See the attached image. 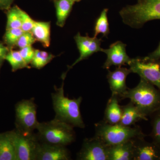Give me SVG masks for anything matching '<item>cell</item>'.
I'll list each match as a JSON object with an SVG mask.
<instances>
[{
  "label": "cell",
  "mask_w": 160,
  "mask_h": 160,
  "mask_svg": "<svg viewBox=\"0 0 160 160\" xmlns=\"http://www.w3.org/2000/svg\"><path fill=\"white\" fill-rule=\"evenodd\" d=\"M64 83L60 88L54 86L55 92L52 94L53 109L55 112V118L68 123L73 127L85 128L80 106L82 98L69 99L64 94Z\"/></svg>",
  "instance_id": "cell-1"
},
{
  "label": "cell",
  "mask_w": 160,
  "mask_h": 160,
  "mask_svg": "<svg viewBox=\"0 0 160 160\" xmlns=\"http://www.w3.org/2000/svg\"><path fill=\"white\" fill-rule=\"evenodd\" d=\"M126 98L130 99L147 117L160 109V90L142 78L135 87L128 88L120 100Z\"/></svg>",
  "instance_id": "cell-2"
},
{
  "label": "cell",
  "mask_w": 160,
  "mask_h": 160,
  "mask_svg": "<svg viewBox=\"0 0 160 160\" xmlns=\"http://www.w3.org/2000/svg\"><path fill=\"white\" fill-rule=\"evenodd\" d=\"M135 5H128L119 12L123 23L134 29L145 23L160 20V0H137Z\"/></svg>",
  "instance_id": "cell-3"
},
{
  "label": "cell",
  "mask_w": 160,
  "mask_h": 160,
  "mask_svg": "<svg viewBox=\"0 0 160 160\" xmlns=\"http://www.w3.org/2000/svg\"><path fill=\"white\" fill-rule=\"evenodd\" d=\"M73 128L68 123L54 118L49 122H39L36 135L40 142L66 146L75 140Z\"/></svg>",
  "instance_id": "cell-4"
},
{
  "label": "cell",
  "mask_w": 160,
  "mask_h": 160,
  "mask_svg": "<svg viewBox=\"0 0 160 160\" xmlns=\"http://www.w3.org/2000/svg\"><path fill=\"white\" fill-rule=\"evenodd\" d=\"M95 128V136L99 138L107 146L118 145L135 138L146 136L138 126L129 127L119 123L111 125L102 121L96 123Z\"/></svg>",
  "instance_id": "cell-5"
},
{
  "label": "cell",
  "mask_w": 160,
  "mask_h": 160,
  "mask_svg": "<svg viewBox=\"0 0 160 160\" xmlns=\"http://www.w3.org/2000/svg\"><path fill=\"white\" fill-rule=\"evenodd\" d=\"M17 160H36L39 142L36 134L17 129L10 132Z\"/></svg>",
  "instance_id": "cell-6"
},
{
  "label": "cell",
  "mask_w": 160,
  "mask_h": 160,
  "mask_svg": "<svg viewBox=\"0 0 160 160\" xmlns=\"http://www.w3.org/2000/svg\"><path fill=\"white\" fill-rule=\"evenodd\" d=\"M129 66L131 72L139 75L160 90V59L136 58H132Z\"/></svg>",
  "instance_id": "cell-7"
},
{
  "label": "cell",
  "mask_w": 160,
  "mask_h": 160,
  "mask_svg": "<svg viewBox=\"0 0 160 160\" xmlns=\"http://www.w3.org/2000/svg\"><path fill=\"white\" fill-rule=\"evenodd\" d=\"M18 129L27 132H33L39 124L37 118V106L32 98L23 100L16 106Z\"/></svg>",
  "instance_id": "cell-8"
},
{
  "label": "cell",
  "mask_w": 160,
  "mask_h": 160,
  "mask_svg": "<svg viewBox=\"0 0 160 160\" xmlns=\"http://www.w3.org/2000/svg\"><path fill=\"white\" fill-rule=\"evenodd\" d=\"M108 148L99 138H86L83 141L82 148L77 154L78 160H108Z\"/></svg>",
  "instance_id": "cell-9"
},
{
  "label": "cell",
  "mask_w": 160,
  "mask_h": 160,
  "mask_svg": "<svg viewBox=\"0 0 160 160\" xmlns=\"http://www.w3.org/2000/svg\"><path fill=\"white\" fill-rule=\"evenodd\" d=\"M74 40L76 43L78 49L80 53V56L72 65L68 66V69L66 73H63L62 76L63 80L66 77L67 72L81 61L88 58L92 54L102 51L101 47L102 39L98 38L97 37H89L88 35L82 36L78 32L74 37Z\"/></svg>",
  "instance_id": "cell-10"
},
{
  "label": "cell",
  "mask_w": 160,
  "mask_h": 160,
  "mask_svg": "<svg viewBox=\"0 0 160 160\" xmlns=\"http://www.w3.org/2000/svg\"><path fill=\"white\" fill-rule=\"evenodd\" d=\"M126 44L117 41L110 45L108 49H102L101 51L105 52L107 56L103 68L108 70L112 66L118 67L129 65L132 58L126 53Z\"/></svg>",
  "instance_id": "cell-11"
},
{
  "label": "cell",
  "mask_w": 160,
  "mask_h": 160,
  "mask_svg": "<svg viewBox=\"0 0 160 160\" xmlns=\"http://www.w3.org/2000/svg\"><path fill=\"white\" fill-rule=\"evenodd\" d=\"M145 138L133 139V160H160V147L152 142H147Z\"/></svg>",
  "instance_id": "cell-12"
},
{
  "label": "cell",
  "mask_w": 160,
  "mask_h": 160,
  "mask_svg": "<svg viewBox=\"0 0 160 160\" xmlns=\"http://www.w3.org/2000/svg\"><path fill=\"white\" fill-rule=\"evenodd\" d=\"M131 73L130 69L124 67H116L113 71H108L107 80L112 94L116 95L121 97L125 94L128 88L126 84V78Z\"/></svg>",
  "instance_id": "cell-13"
},
{
  "label": "cell",
  "mask_w": 160,
  "mask_h": 160,
  "mask_svg": "<svg viewBox=\"0 0 160 160\" xmlns=\"http://www.w3.org/2000/svg\"><path fill=\"white\" fill-rule=\"evenodd\" d=\"M71 154L66 146L52 145L40 142L38 148L36 160H69Z\"/></svg>",
  "instance_id": "cell-14"
},
{
  "label": "cell",
  "mask_w": 160,
  "mask_h": 160,
  "mask_svg": "<svg viewBox=\"0 0 160 160\" xmlns=\"http://www.w3.org/2000/svg\"><path fill=\"white\" fill-rule=\"evenodd\" d=\"M122 109V118L119 123L125 126H135L139 121H148V118L143 114L135 105L130 101L127 105L121 106Z\"/></svg>",
  "instance_id": "cell-15"
},
{
  "label": "cell",
  "mask_w": 160,
  "mask_h": 160,
  "mask_svg": "<svg viewBox=\"0 0 160 160\" xmlns=\"http://www.w3.org/2000/svg\"><path fill=\"white\" fill-rule=\"evenodd\" d=\"M133 139L109 146L108 160H133Z\"/></svg>",
  "instance_id": "cell-16"
},
{
  "label": "cell",
  "mask_w": 160,
  "mask_h": 160,
  "mask_svg": "<svg viewBox=\"0 0 160 160\" xmlns=\"http://www.w3.org/2000/svg\"><path fill=\"white\" fill-rule=\"evenodd\" d=\"M120 101L117 95L112 94L107 102L104 113L103 121L111 125L120 122L122 114V107L119 104Z\"/></svg>",
  "instance_id": "cell-17"
},
{
  "label": "cell",
  "mask_w": 160,
  "mask_h": 160,
  "mask_svg": "<svg viewBox=\"0 0 160 160\" xmlns=\"http://www.w3.org/2000/svg\"><path fill=\"white\" fill-rule=\"evenodd\" d=\"M50 22L35 21L34 26L31 32L36 40L42 43L45 48H48L50 45Z\"/></svg>",
  "instance_id": "cell-18"
},
{
  "label": "cell",
  "mask_w": 160,
  "mask_h": 160,
  "mask_svg": "<svg viewBox=\"0 0 160 160\" xmlns=\"http://www.w3.org/2000/svg\"><path fill=\"white\" fill-rule=\"evenodd\" d=\"M0 160H17L15 149L9 132L0 134Z\"/></svg>",
  "instance_id": "cell-19"
},
{
  "label": "cell",
  "mask_w": 160,
  "mask_h": 160,
  "mask_svg": "<svg viewBox=\"0 0 160 160\" xmlns=\"http://www.w3.org/2000/svg\"><path fill=\"white\" fill-rule=\"evenodd\" d=\"M56 13L57 25L60 27L65 26L66 20L72 9V0H53Z\"/></svg>",
  "instance_id": "cell-20"
},
{
  "label": "cell",
  "mask_w": 160,
  "mask_h": 160,
  "mask_svg": "<svg viewBox=\"0 0 160 160\" xmlns=\"http://www.w3.org/2000/svg\"><path fill=\"white\" fill-rule=\"evenodd\" d=\"M108 9H103L95 23L94 37H97L99 34H102L103 37H107L109 33V21H108Z\"/></svg>",
  "instance_id": "cell-21"
},
{
  "label": "cell",
  "mask_w": 160,
  "mask_h": 160,
  "mask_svg": "<svg viewBox=\"0 0 160 160\" xmlns=\"http://www.w3.org/2000/svg\"><path fill=\"white\" fill-rule=\"evenodd\" d=\"M20 9V7L16 5L6 11L7 16L6 30L21 28L22 19Z\"/></svg>",
  "instance_id": "cell-22"
},
{
  "label": "cell",
  "mask_w": 160,
  "mask_h": 160,
  "mask_svg": "<svg viewBox=\"0 0 160 160\" xmlns=\"http://www.w3.org/2000/svg\"><path fill=\"white\" fill-rule=\"evenodd\" d=\"M55 57L53 54L47 52L35 49L34 57L30 64L33 68L40 69L50 62Z\"/></svg>",
  "instance_id": "cell-23"
},
{
  "label": "cell",
  "mask_w": 160,
  "mask_h": 160,
  "mask_svg": "<svg viewBox=\"0 0 160 160\" xmlns=\"http://www.w3.org/2000/svg\"><path fill=\"white\" fill-rule=\"evenodd\" d=\"M6 60L11 66L12 72L25 68H29V65L26 64L20 54L19 51L17 50L10 49L6 55Z\"/></svg>",
  "instance_id": "cell-24"
},
{
  "label": "cell",
  "mask_w": 160,
  "mask_h": 160,
  "mask_svg": "<svg viewBox=\"0 0 160 160\" xmlns=\"http://www.w3.org/2000/svg\"><path fill=\"white\" fill-rule=\"evenodd\" d=\"M151 118L152 131L150 136L152 142L160 148V109L150 116Z\"/></svg>",
  "instance_id": "cell-25"
},
{
  "label": "cell",
  "mask_w": 160,
  "mask_h": 160,
  "mask_svg": "<svg viewBox=\"0 0 160 160\" xmlns=\"http://www.w3.org/2000/svg\"><path fill=\"white\" fill-rule=\"evenodd\" d=\"M23 32H24L21 28L6 30V32L3 37L4 43L9 49H13Z\"/></svg>",
  "instance_id": "cell-26"
},
{
  "label": "cell",
  "mask_w": 160,
  "mask_h": 160,
  "mask_svg": "<svg viewBox=\"0 0 160 160\" xmlns=\"http://www.w3.org/2000/svg\"><path fill=\"white\" fill-rule=\"evenodd\" d=\"M36 41L31 32H24L18 40L16 46L20 49H22L24 47L32 46Z\"/></svg>",
  "instance_id": "cell-27"
},
{
  "label": "cell",
  "mask_w": 160,
  "mask_h": 160,
  "mask_svg": "<svg viewBox=\"0 0 160 160\" xmlns=\"http://www.w3.org/2000/svg\"><path fill=\"white\" fill-rule=\"evenodd\" d=\"M20 13L22 19L21 29L24 32H31L32 29L34 26L35 21L22 9H20Z\"/></svg>",
  "instance_id": "cell-28"
},
{
  "label": "cell",
  "mask_w": 160,
  "mask_h": 160,
  "mask_svg": "<svg viewBox=\"0 0 160 160\" xmlns=\"http://www.w3.org/2000/svg\"><path fill=\"white\" fill-rule=\"evenodd\" d=\"M35 51V49L32 48V46L24 47L19 50L22 58L28 65L30 64L34 57Z\"/></svg>",
  "instance_id": "cell-29"
},
{
  "label": "cell",
  "mask_w": 160,
  "mask_h": 160,
  "mask_svg": "<svg viewBox=\"0 0 160 160\" xmlns=\"http://www.w3.org/2000/svg\"><path fill=\"white\" fill-rule=\"evenodd\" d=\"M10 49L4 42H0V64L2 65L3 62L6 60V57Z\"/></svg>",
  "instance_id": "cell-30"
},
{
  "label": "cell",
  "mask_w": 160,
  "mask_h": 160,
  "mask_svg": "<svg viewBox=\"0 0 160 160\" xmlns=\"http://www.w3.org/2000/svg\"><path fill=\"white\" fill-rule=\"evenodd\" d=\"M14 0H0V9L7 11L11 8Z\"/></svg>",
  "instance_id": "cell-31"
},
{
  "label": "cell",
  "mask_w": 160,
  "mask_h": 160,
  "mask_svg": "<svg viewBox=\"0 0 160 160\" xmlns=\"http://www.w3.org/2000/svg\"><path fill=\"white\" fill-rule=\"evenodd\" d=\"M146 57L150 59L159 60L160 59V42L158 48L154 51L150 53Z\"/></svg>",
  "instance_id": "cell-32"
},
{
  "label": "cell",
  "mask_w": 160,
  "mask_h": 160,
  "mask_svg": "<svg viewBox=\"0 0 160 160\" xmlns=\"http://www.w3.org/2000/svg\"><path fill=\"white\" fill-rule=\"evenodd\" d=\"M72 1H73V2L75 3L76 2H79V1H81V0H72Z\"/></svg>",
  "instance_id": "cell-33"
},
{
  "label": "cell",
  "mask_w": 160,
  "mask_h": 160,
  "mask_svg": "<svg viewBox=\"0 0 160 160\" xmlns=\"http://www.w3.org/2000/svg\"><path fill=\"white\" fill-rule=\"evenodd\" d=\"M1 66H2V65H1V64H0V68H1Z\"/></svg>",
  "instance_id": "cell-34"
},
{
  "label": "cell",
  "mask_w": 160,
  "mask_h": 160,
  "mask_svg": "<svg viewBox=\"0 0 160 160\" xmlns=\"http://www.w3.org/2000/svg\"></svg>",
  "instance_id": "cell-35"
}]
</instances>
